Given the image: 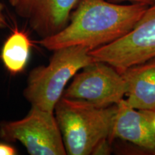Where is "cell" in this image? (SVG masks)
<instances>
[{"label":"cell","mask_w":155,"mask_h":155,"mask_svg":"<svg viewBox=\"0 0 155 155\" xmlns=\"http://www.w3.org/2000/svg\"><path fill=\"white\" fill-rule=\"evenodd\" d=\"M149 6L117 5L106 0H79L69 22L59 32L41 38L48 50L83 46L91 50L111 43L129 33Z\"/></svg>","instance_id":"6da1fadb"},{"label":"cell","mask_w":155,"mask_h":155,"mask_svg":"<svg viewBox=\"0 0 155 155\" xmlns=\"http://www.w3.org/2000/svg\"><path fill=\"white\" fill-rule=\"evenodd\" d=\"M116 109V105L99 107L62 97L54 113L67 154H92L101 142L111 141Z\"/></svg>","instance_id":"7a4b0ae2"},{"label":"cell","mask_w":155,"mask_h":155,"mask_svg":"<svg viewBox=\"0 0 155 155\" xmlns=\"http://www.w3.org/2000/svg\"><path fill=\"white\" fill-rule=\"evenodd\" d=\"M90 50L83 46L59 48L54 50L47 65L32 69L23 91V96L31 106L54 112L69 81L95 61Z\"/></svg>","instance_id":"3957f363"},{"label":"cell","mask_w":155,"mask_h":155,"mask_svg":"<svg viewBox=\"0 0 155 155\" xmlns=\"http://www.w3.org/2000/svg\"><path fill=\"white\" fill-rule=\"evenodd\" d=\"M0 138L19 141L30 155L67 154L55 113L34 106L22 119L2 121Z\"/></svg>","instance_id":"277c9868"},{"label":"cell","mask_w":155,"mask_h":155,"mask_svg":"<svg viewBox=\"0 0 155 155\" xmlns=\"http://www.w3.org/2000/svg\"><path fill=\"white\" fill-rule=\"evenodd\" d=\"M95 61L106 63L119 72L155 58V4L129 33L111 43L90 50Z\"/></svg>","instance_id":"5b68a950"},{"label":"cell","mask_w":155,"mask_h":155,"mask_svg":"<svg viewBox=\"0 0 155 155\" xmlns=\"http://www.w3.org/2000/svg\"><path fill=\"white\" fill-rule=\"evenodd\" d=\"M127 91V82L121 73L109 64L95 61L75 75L63 96L107 107L124 99Z\"/></svg>","instance_id":"8992f818"},{"label":"cell","mask_w":155,"mask_h":155,"mask_svg":"<svg viewBox=\"0 0 155 155\" xmlns=\"http://www.w3.org/2000/svg\"><path fill=\"white\" fill-rule=\"evenodd\" d=\"M79 0H18L14 8L41 38L63 30Z\"/></svg>","instance_id":"52a82bcc"},{"label":"cell","mask_w":155,"mask_h":155,"mask_svg":"<svg viewBox=\"0 0 155 155\" xmlns=\"http://www.w3.org/2000/svg\"><path fill=\"white\" fill-rule=\"evenodd\" d=\"M116 107L111 140L121 139L155 154V131L151 124L152 111L134 108L124 98Z\"/></svg>","instance_id":"ba28073f"},{"label":"cell","mask_w":155,"mask_h":155,"mask_svg":"<svg viewBox=\"0 0 155 155\" xmlns=\"http://www.w3.org/2000/svg\"><path fill=\"white\" fill-rule=\"evenodd\" d=\"M120 73L127 82V104L141 111H155V58Z\"/></svg>","instance_id":"9c48e42d"},{"label":"cell","mask_w":155,"mask_h":155,"mask_svg":"<svg viewBox=\"0 0 155 155\" xmlns=\"http://www.w3.org/2000/svg\"><path fill=\"white\" fill-rule=\"evenodd\" d=\"M31 42L26 32L15 29L4 42L1 51L3 65L11 75L23 72L30 55Z\"/></svg>","instance_id":"30bf717a"},{"label":"cell","mask_w":155,"mask_h":155,"mask_svg":"<svg viewBox=\"0 0 155 155\" xmlns=\"http://www.w3.org/2000/svg\"><path fill=\"white\" fill-rule=\"evenodd\" d=\"M17 150L12 145L0 142V155H16Z\"/></svg>","instance_id":"8fae6325"},{"label":"cell","mask_w":155,"mask_h":155,"mask_svg":"<svg viewBox=\"0 0 155 155\" xmlns=\"http://www.w3.org/2000/svg\"><path fill=\"white\" fill-rule=\"evenodd\" d=\"M7 26L8 22L5 13V6L0 0V29H5Z\"/></svg>","instance_id":"7c38bea8"},{"label":"cell","mask_w":155,"mask_h":155,"mask_svg":"<svg viewBox=\"0 0 155 155\" xmlns=\"http://www.w3.org/2000/svg\"><path fill=\"white\" fill-rule=\"evenodd\" d=\"M124 1L131 2L134 4H141L147 6H150L155 4V0H124Z\"/></svg>","instance_id":"4fadbf2b"},{"label":"cell","mask_w":155,"mask_h":155,"mask_svg":"<svg viewBox=\"0 0 155 155\" xmlns=\"http://www.w3.org/2000/svg\"><path fill=\"white\" fill-rule=\"evenodd\" d=\"M151 124H152L153 129L155 131V111H152V116H151Z\"/></svg>","instance_id":"5bb4252c"},{"label":"cell","mask_w":155,"mask_h":155,"mask_svg":"<svg viewBox=\"0 0 155 155\" xmlns=\"http://www.w3.org/2000/svg\"><path fill=\"white\" fill-rule=\"evenodd\" d=\"M17 2H18V0H9V2L10 5L12 6L13 7H15V5H16V4L17 3Z\"/></svg>","instance_id":"9a60e30c"}]
</instances>
